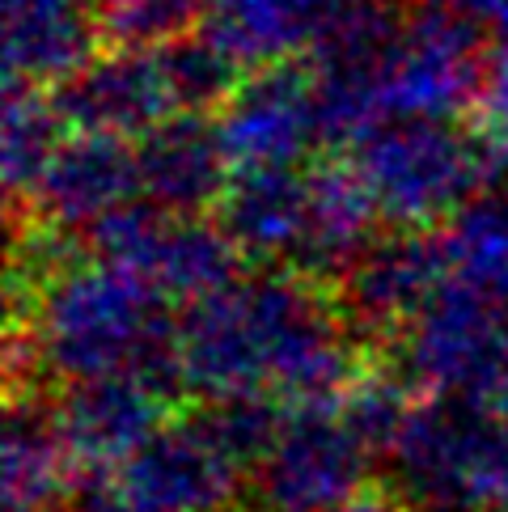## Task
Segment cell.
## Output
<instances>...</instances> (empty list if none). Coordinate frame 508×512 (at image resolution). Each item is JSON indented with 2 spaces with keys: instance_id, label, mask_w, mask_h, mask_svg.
Masks as SVG:
<instances>
[{
  "instance_id": "cell-1",
  "label": "cell",
  "mask_w": 508,
  "mask_h": 512,
  "mask_svg": "<svg viewBox=\"0 0 508 512\" xmlns=\"http://www.w3.org/2000/svg\"><path fill=\"white\" fill-rule=\"evenodd\" d=\"M352 369L339 314L301 276L233 280L178 326V373L225 407L314 402Z\"/></svg>"
},
{
  "instance_id": "cell-4",
  "label": "cell",
  "mask_w": 508,
  "mask_h": 512,
  "mask_svg": "<svg viewBox=\"0 0 508 512\" xmlns=\"http://www.w3.org/2000/svg\"><path fill=\"white\" fill-rule=\"evenodd\" d=\"M390 453L403 496L420 512L508 508V424L462 398L407 411Z\"/></svg>"
},
{
  "instance_id": "cell-26",
  "label": "cell",
  "mask_w": 508,
  "mask_h": 512,
  "mask_svg": "<svg viewBox=\"0 0 508 512\" xmlns=\"http://www.w3.org/2000/svg\"><path fill=\"white\" fill-rule=\"evenodd\" d=\"M496 398H500V415H504V424H508V364H504V377H500V386H496Z\"/></svg>"
},
{
  "instance_id": "cell-17",
  "label": "cell",
  "mask_w": 508,
  "mask_h": 512,
  "mask_svg": "<svg viewBox=\"0 0 508 512\" xmlns=\"http://www.w3.org/2000/svg\"><path fill=\"white\" fill-rule=\"evenodd\" d=\"M157 390L136 377L85 381L68 394L60 415V436L81 462H123L140 457L157 441Z\"/></svg>"
},
{
  "instance_id": "cell-11",
  "label": "cell",
  "mask_w": 508,
  "mask_h": 512,
  "mask_svg": "<svg viewBox=\"0 0 508 512\" xmlns=\"http://www.w3.org/2000/svg\"><path fill=\"white\" fill-rule=\"evenodd\" d=\"M136 204H144L136 140L94 132H72L30 195V208L64 233H94Z\"/></svg>"
},
{
  "instance_id": "cell-18",
  "label": "cell",
  "mask_w": 508,
  "mask_h": 512,
  "mask_svg": "<svg viewBox=\"0 0 508 512\" xmlns=\"http://www.w3.org/2000/svg\"><path fill=\"white\" fill-rule=\"evenodd\" d=\"M314 204H310V237L301 250V271H352L356 259L373 246L377 208L360 187L352 166L310 170Z\"/></svg>"
},
{
  "instance_id": "cell-2",
  "label": "cell",
  "mask_w": 508,
  "mask_h": 512,
  "mask_svg": "<svg viewBox=\"0 0 508 512\" xmlns=\"http://www.w3.org/2000/svg\"><path fill=\"white\" fill-rule=\"evenodd\" d=\"M144 276L111 259L60 267L30 309L34 352L77 386L106 377L153 381L178 369V331Z\"/></svg>"
},
{
  "instance_id": "cell-8",
  "label": "cell",
  "mask_w": 508,
  "mask_h": 512,
  "mask_svg": "<svg viewBox=\"0 0 508 512\" xmlns=\"http://www.w3.org/2000/svg\"><path fill=\"white\" fill-rule=\"evenodd\" d=\"M407 364L449 398L496 394L508 364L500 305L449 280L407 326Z\"/></svg>"
},
{
  "instance_id": "cell-24",
  "label": "cell",
  "mask_w": 508,
  "mask_h": 512,
  "mask_svg": "<svg viewBox=\"0 0 508 512\" xmlns=\"http://www.w3.org/2000/svg\"><path fill=\"white\" fill-rule=\"evenodd\" d=\"M415 13H445V17H462V22L479 26L492 22L500 34L508 30V0H403Z\"/></svg>"
},
{
  "instance_id": "cell-5",
  "label": "cell",
  "mask_w": 508,
  "mask_h": 512,
  "mask_svg": "<svg viewBox=\"0 0 508 512\" xmlns=\"http://www.w3.org/2000/svg\"><path fill=\"white\" fill-rule=\"evenodd\" d=\"M487 60L479 26L445 13H411L377 81L381 119H449L462 123L483 106Z\"/></svg>"
},
{
  "instance_id": "cell-9",
  "label": "cell",
  "mask_w": 508,
  "mask_h": 512,
  "mask_svg": "<svg viewBox=\"0 0 508 512\" xmlns=\"http://www.w3.org/2000/svg\"><path fill=\"white\" fill-rule=\"evenodd\" d=\"M365 441L343 415L305 407L276 428L263 453V496L276 512H331L352 500L365 470Z\"/></svg>"
},
{
  "instance_id": "cell-13",
  "label": "cell",
  "mask_w": 508,
  "mask_h": 512,
  "mask_svg": "<svg viewBox=\"0 0 508 512\" xmlns=\"http://www.w3.org/2000/svg\"><path fill=\"white\" fill-rule=\"evenodd\" d=\"M98 0H5V72L13 89H64L98 60Z\"/></svg>"
},
{
  "instance_id": "cell-22",
  "label": "cell",
  "mask_w": 508,
  "mask_h": 512,
  "mask_svg": "<svg viewBox=\"0 0 508 512\" xmlns=\"http://www.w3.org/2000/svg\"><path fill=\"white\" fill-rule=\"evenodd\" d=\"M102 39L123 51H166L204 26V0H98Z\"/></svg>"
},
{
  "instance_id": "cell-10",
  "label": "cell",
  "mask_w": 508,
  "mask_h": 512,
  "mask_svg": "<svg viewBox=\"0 0 508 512\" xmlns=\"http://www.w3.org/2000/svg\"><path fill=\"white\" fill-rule=\"evenodd\" d=\"M51 98H56L72 132L119 136V140H144L161 123L183 115L161 51L111 47Z\"/></svg>"
},
{
  "instance_id": "cell-12",
  "label": "cell",
  "mask_w": 508,
  "mask_h": 512,
  "mask_svg": "<svg viewBox=\"0 0 508 512\" xmlns=\"http://www.w3.org/2000/svg\"><path fill=\"white\" fill-rule=\"evenodd\" d=\"M352 0H204V34L242 72L314 56Z\"/></svg>"
},
{
  "instance_id": "cell-7",
  "label": "cell",
  "mask_w": 508,
  "mask_h": 512,
  "mask_svg": "<svg viewBox=\"0 0 508 512\" xmlns=\"http://www.w3.org/2000/svg\"><path fill=\"white\" fill-rule=\"evenodd\" d=\"M216 132H221L233 174L301 166L326 140L314 72L301 64L250 72L221 106Z\"/></svg>"
},
{
  "instance_id": "cell-25",
  "label": "cell",
  "mask_w": 508,
  "mask_h": 512,
  "mask_svg": "<svg viewBox=\"0 0 508 512\" xmlns=\"http://www.w3.org/2000/svg\"><path fill=\"white\" fill-rule=\"evenodd\" d=\"M331 512H394V508L381 504V500H348V504H339Z\"/></svg>"
},
{
  "instance_id": "cell-21",
  "label": "cell",
  "mask_w": 508,
  "mask_h": 512,
  "mask_svg": "<svg viewBox=\"0 0 508 512\" xmlns=\"http://www.w3.org/2000/svg\"><path fill=\"white\" fill-rule=\"evenodd\" d=\"M68 457L60 428L17 411L5 436V512H51L64 491Z\"/></svg>"
},
{
  "instance_id": "cell-20",
  "label": "cell",
  "mask_w": 508,
  "mask_h": 512,
  "mask_svg": "<svg viewBox=\"0 0 508 512\" xmlns=\"http://www.w3.org/2000/svg\"><path fill=\"white\" fill-rule=\"evenodd\" d=\"M68 136L72 127L64 123L56 98L43 94V89L9 85L5 119H0V170H5V187L13 199L34 195Z\"/></svg>"
},
{
  "instance_id": "cell-16",
  "label": "cell",
  "mask_w": 508,
  "mask_h": 512,
  "mask_svg": "<svg viewBox=\"0 0 508 512\" xmlns=\"http://www.w3.org/2000/svg\"><path fill=\"white\" fill-rule=\"evenodd\" d=\"M449 284L441 237H386L348 271V305L369 326H411Z\"/></svg>"
},
{
  "instance_id": "cell-14",
  "label": "cell",
  "mask_w": 508,
  "mask_h": 512,
  "mask_svg": "<svg viewBox=\"0 0 508 512\" xmlns=\"http://www.w3.org/2000/svg\"><path fill=\"white\" fill-rule=\"evenodd\" d=\"M140 199L166 216H204L221 204L233 178L216 123L204 115H178L136 140Z\"/></svg>"
},
{
  "instance_id": "cell-23",
  "label": "cell",
  "mask_w": 508,
  "mask_h": 512,
  "mask_svg": "<svg viewBox=\"0 0 508 512\" xmlns=\"http://www.w3.org/2000/svg\"><path fill=\"white\" fill-rule=\"evenodd\" d=\"M483 119H487V136H492V144L508 157V30L500 34V43L492 47V60H487Z\"/></svg>"
},
{
  "instance_id": "cell-3",
  "label": "cell",
  "mask_w": 508,
  "mask_h": 512,
  "mask_svg": "<svg viewBox=\"0 0 508 512\" xmlns=\"http://www.w3.org/2000/svg\"><path fill=\"white\" fill-rule=\"evenodd\" d=\"M348 149V166L377 216L403 229L462 216L508 161L492 136H475L449 119H381Z\"/></svg>"
},
{
  "instance_id": "cell-19",
  "label": "cell",
  "mask_w": 508,
  "mask_h": 512,
  "mask_svg": "<svg viewBox=\"0 0 508 512\" xmlns=\"http://www.w3.org/2000/svg\"><path fill=\"white\" fill-rule=\"evenodd\" d=\"M441 250L453 284L508 305V191L479 195L462 216H453Z\"/></svg>"
},
{
  "instance_id": "cell-15",
  "label": "cell",
  "mask_w": 508,
  "mask_h": 512,
  "mask_svg": "<svg viewBox=\"0 0 508 512\" xmlns=\"http://www.w3.org/2000/svg\"><path fill=\"white\" fill-rule=\"evenodd\" d=\"M310 204L314 187L301 166L276 170H238L221 195V225L233 250L246 259L301 263L310 237Z\"/></svg>"
},
{
  "instance_id": "cell-6",
  "label": "cell",
  "mask_w": 508,
  "mask_h": 512,
  "mask_svg": "<svg viewBox=\"0 0 508 512\" xmlns=\"http://www.w3.org/2000/svg\"><path fill=\"white\" fill-rule=\"evenodd\" d=\"M102 259L144 276L157 292L204 301L233 284L238 250L221 225L204 216H166L149 204H136L89 233Z\"/></svg>"
}]
</instances>
